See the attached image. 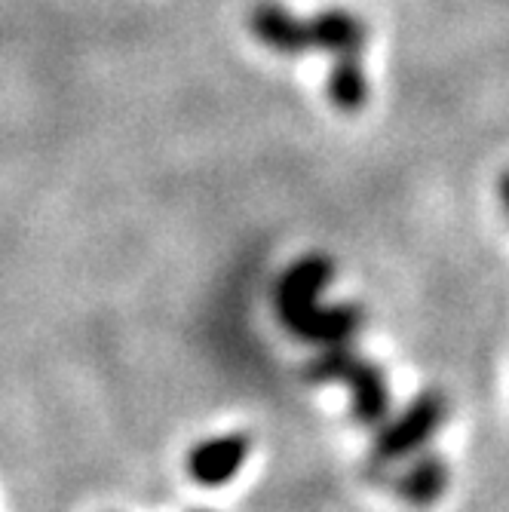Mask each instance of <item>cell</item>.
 <instances>
[{
	"label": "cell",
	"mask_w": 509,
	"mask_h": 512,
	"mask_svg": "<svg viewBox=\"0 0 509 512\" xmlns=\"http://www.w3.org/2000/svg\"><path fill=\"white\" fill-rule=\"evenodd\" d=\"M307 25V46L313 53H326L332 59L338 56H362L365 46V25L347 10H322L313 19H304Z\"/></svg>",
	"instance_id": "obj_6"
},
{
	"label": "cell",
	"mask_w": 509,
	"mask_h": 512,
	"mask_svg": "<svg viewBox=\"0 0 509 512\" xmlns=\"http://www.w3.org/2000/svg\"><path fill=\"white\" fill-rule=\"evenodd\" d=\"M249 28L255 34V40H261L276 56L298 59V56L310 53L304 19L289 13L283 4H276V0H258L249 13Z\"/></svg>",
	"instance_id": "obj_4"
},
{
	"label": "cell",
	"mask_w": 509,
	"mask_h": 512,
	"mask_svg": "<svg viewBox=\"0 0 509 512\" xmlns=\"http://www.w3.org/2000/svg\"><path fill=\"white\" fill-rule=\"evenodd\" d=\"M326 92H329V102L344 114H353V111H359L365 105L368 77H365V68H362L359 56H338L332 62Z\"/></svg>",
	"instance_id": "obj_8"
},
{
	"label": "cell",
	"mask_w": 509,
	"mask_h": 512,
	"mask_svg": "<svg viewBox=\"0 0 509 512\" xmlns=\"http://www.w3.org/2000/svg\"><path fill=\"white\" fill-rule=\"evenodd\" d=\"M249 457V439L240 433L203 439L188 454V473L200 485H224L230 482Z\"/></svg>",
	"instance_id": "obj_5"
},
{
	"label": "cell",
	"mask_w": 509,
	"mask_h": 512,
	"mask_svg": "<svg viewBox=\"0 0 509 512\" xmlns=\"http://www.w3.org/2000/svg\"><path fill=\"white\" fill-rule=\"evenodd\" d=\"M448 485V467L439 454H427V457H418L411 463V467L399 476L396 482V491L405 503L411 506H430L442 497Z\"/></svg>",
	"instance_id": "obj_7"
},
{
	"label": "cell",
	"mask_w": 509,
	"mask_h": 512,
	"mask_svg": "<svg viewBox=\"0 0 509 512\" xmlns=\"http://www.w3.org/2000/svg\"><path fill=\"white\" fill-rule=\"evenodd\" d=\"M445 414H448V402L439 390L421 393L396 417V421L381 427V433L375 439V451H372L375 460L390 463V460H402L418 448H424L445 424Z\"/></svg>",
	"instance_id": "obj_3"
},
{
	"label": "cell",
	"mask_w": 509,
	"mask_h": 512,
	"mask_svg": "<svg viewBox=\"0 0 509 512\" xmlns=\"http://www.w3.org/2000/svg\"><path fill=\"white\" fill-rule=\"evenodd\" d=\"M200 512H203V509H200Z\"/></svg>",
	"instance_id": "obj_10"
},
{
	"label": "cell",
	"mask_w": 509,
	"mask_h": 512,
	"mask_svg": "<svg viewBox=\"0 0 509 512\" xmlns=\"http://www.w3.org/2000/svg\"><path fill=\"white\" fill-rule=\"evenodd\" d=\"M307 378L316 384H329V381H344L353 393V414L359 424L375 427L387 421L390 411V387L384 368L375 362L362 359L353 353L347 344H329L322 347L310 362H307Z\"/></svg>",
	"instance_id": "obj_2"
},
{
	"label": "cell",
	"mask_w": 509,
	"mask_h": 512,
	"mask_svg": "<svg viewBox=\"0 0 509 512\" xmlns=\"http://www.w3.org/2000/svg\"><path fill=\"white\" fill-rule=\"evenodd\" d=\"M500 203H503V209L509 212V172H503V178H500Z\"/></svg>",
	"instance_id": "obj_9"
},
{
	"label": "cell",
	"mask_w": 509,
	"mask_h": 512,
	"mask_svg": "<svg viewBox=\"0 0 509 512\" xmlns=\"http://www.w3.org/2000/svg\"><path fill=\"white\" fill-rule=\"evenodd\" d=\"M335 267L326 255L298 258L276 283L273 307L286 329L310 344H347L362 325V310L353 304L322 307L319 295L332 283Z\"/></svg>",
	"instance_id": "obj_1"
}]
</instances>
